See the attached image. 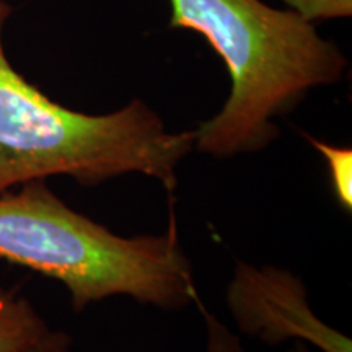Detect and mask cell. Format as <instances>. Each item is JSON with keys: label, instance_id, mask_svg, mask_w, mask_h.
I'll list each match as a JSON object with an SVG mask.
<instances>
[{"label": "cell", "instance_id": "obj_1", "mask_svg": "<svg viewBox=\"0 0 352 352\" xmlns=\"http://www.w3.org/2000/svg\"><path fill=\"white\" fill-rule=\"evenodd\" d=\"M171 28L191 30L222 57L230 94L195 131V151L232 158L264 151L279 138L276 118L314 88L338 83L347 59L294 10L261 0H170Z\"/></svg>", "mask_w": 352, "mask_h": 352}, {"label": "cell", "instance_id": "obj_2", "mask_svg": "<svg viewBox=\"0 0 352 352\" xmlns=\"http://www.w3.org/2000/svg\"><path fill=\"white\" fill-rule=\"evenodd\" d=\"M10 15L12 7L0 0V195L51 176L94 188L118 176L144 175L173 201L179 165L195 151V131H168L140 98L107 114L52 101L8 60L3 28Z\"/></svg>", "mask_w": 352, "mask_h": 352}, {"label": "cell", "instance_id": "obj_3", "mask_svg": "<svg viewBox=\"0 0 352 352\" xmlns=\"http://www.w3.org/2000/svg\"><path fill=\"white\" fill-rule=\"evenodd\" d=\"M0 259L64 284L76 311L109 297L179 310L199 297L176 212L158 235L121 236L34 179L0 195Z\"/></svg>", "mask_w": 352, "mask_h": 352}, {"label": "cell", "instance_id": "obj_4", "mask_svg": "<svg viewBox=\"0 0 352 352\" xmlns=\"http://www.w3.org/2000/svg\"><path fill=\"white\" fill-rule=\"evenodd\" d=\"M226 303L239 331L267 346L300 341L320 352H352L349 338L311 310L300 277L283 267L239 261L227 285Z\"/></svg>", "mask_w": 352, "mask_h": 352}, {"label": "cell", "instance_id": "obj_5", "mask_svg": "<svg viewBox=\"0 0 352 352\" xmlns=\"http://www.w3.org/2000/svg\"><path fill=\"white\" fill-rule=\"evenodd\" d=\"M47 331L32 302L0 287V352H28Z\"/></svg>", "mask_w": 352, "mask_h": 352}, {"label": "cell", "instance_id": "obj_6", "mask_svg": "<svg viewBox=\"0 0 352 352\" xmlns=\"http://www.w3.org/2000/svg\"><path fill=\"white\" fill-rule=\"evenodd\" d=\"M196 307L199 308L202 320L208 331V347L206 352H246L241 346L240 338L232 333L226 324L206 308L199 297L196 298ZM72 338L64 331H47L36 344L30 347L28 352H70Z\"/></svg>", "mask_w": 352, "mask_h": 352}, {"label": "cell", "instance_id": "obj_7", "mask_svg": "<svg viewBox=\"0 0 352 352\" xmlns=\"http://www.w3.org/2000/svg\"><path fill=\"white\" fill-rule=\"evenodd\" d=\"M303 138L310 142L316 152L327 162L329 184L334 199L347 214L352 212V148L342 145H333L318 140L314 135L303 132Z\"/></svg>", "mask_w": 352, "mask_h": 352}, {"label": "cell", "instance_id": "obj_8", "mask_svg": "<svg viewBox=\"0 0 352 352\" xmlns=\"http://www.w3.org/2000/svg\"><path fill=\"white\" fill-rule=\"evenodd\" d=\"M298 15L308 21L349 19L352 0H284Z\"/></svg>", "mask_w": 352, "mask_h": 352}, {"label": "cell", "instance_id": "obj_9", "mask_svg": "<svg viewBox=\"0 0 352 352\" xmlns=\"http://www.w3.org/2000/svg\"><path fill=\"white\" fill-rule=\"evenodd\" d=\"M287 352H315V351H311L310 347H308V346L305 344V342L296 341V342H294V346L290 347V349H289Z\"/></svg>", "mask_w": 352, "mask_h": 352}]
</instances>
